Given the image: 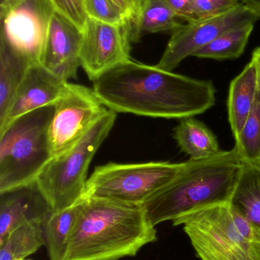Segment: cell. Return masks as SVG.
<instances>
[{
  "label": "cell",
  "instance_id": "cell-3",
  "mask_svg": "<svg viewBox=\"0 0 260 260\" xmlns=\"http://www.w3.org/2000/svg\"><path fill=\"white\" fill-rule=\"evenodd\" d=\"M244 163L236 146L201 160L189 159L180 174L142 205L154 227L201 208L230 201Z\"/></svg>",
  "mask_w": 260,
  "mask_h": 260
},
{
  "label": "cell",
  "instance_id": "cell-12",
  "mask_svg": "<svg viewBox=\"0 0 260 260\" xmlns=\"http://www.w3.org/2000/svg\"><path fill=\"white\" fill-rule=\"evenodd\" d=\"M82 30L55 11L50 18L38 62L68 82L75 79L80 62Z\"/></svg>",
  "mask_w": 260,
  "mask_h": 260
},
{
  "label": "cell",
  "instance_id": "cell-18",
  "mask_svg": "<svg viewBox=\"0 0 260 260\" xmlns=\"http://www.w3.org/2000/svg\"><path fill=\"white\" fill-rule=\"evenodd\" d=\"M230 203L253 227L260 229V165L244 164Z\"/></svg>",
  "mask_w": 260,
  "mask_h": 260
},
{
  "label": "cell",
  "instance_id": "cell-14",
  "mask_svg": "<svg viewBox=\"0 0 260 260\" xmlns=\"http://www.w3.org/2000/svg\"><path fill=\"white\" fill-rule=\"evenodd\" d=\"M67 81L46 70L39 62L29 67L0 129L27 113L54 105L64 93Z\"/></svg>",
  "mask_w": 260,
  "mask_h": 260
},
{
  "label": "cell",
  "instance_id": "cell-28",
  "mask_svg": "<svg viewBox=\"0 0 260 260\" xmlns=\"http://www.w3.org/2000/svg\"><path fill=\"white\" fill-rule=\"evenodd\" d=\"M237 1L253 14L257 20L260 19V0H237Z\"/></svg>",
  "mask_w": 260,
  "mask_h": 260
},
{
  "label": "cell",
  "instance_id": "cell-19",
  "mask_svg": "<svg viewBox=\"0 0 260 260\" xmlns=\"http://www.w3.org/2000/svg\"><path fill=\"white\" fill-rule=\"evenodd\" d=\"M184 22L166 0H151L137 21L132 24V42H138L146 34L172 35Z\"/></svg>",
  "mask_w": 260,
  "mask_h": 260
},
{
  "label": "cell",
  "instance_id": "cell-10",
  "mask_svg": "<svg viewBox=\"0 0 260 260\" xmlns=\"http://www.w3.org/2000/svg\"><path fill=\"white\" fill-rule=\"evenodd\" d=\"M82 35L81 67L92 82L131 59L132 23L114 25L88 18Z\"/></svg>",
  "mask_w": 260,
  "mask_h": 260
},
{
  "label": "cell",
  "instance_id": "cell-5",
  "mask_svg": "<svg viewBox=\"0 0 260 260\" xmlns=\"http://www.w3.org/2000/svg\"><path fill=\"white\" fill-rule=\"evenodd\" d=\"M172 224L183 225L201 260H255L253 226L230 201L189 212Z\"/></svg>",
  "mask_w": 260,
  "mask_h": 260
},
{
  "label": "cell",
  "instance_id": "cell-11",
  "mask_svg": "<svg viewBox=\"0 0 260 260\" xmlns=\"http://www.w3.org/2000/svg\"><path fill=\"white\" fill-rule=\"evenodd\" d=\"M256 21V16L240 4L220 16L187 22L171 35L164 53L156 66L161 70L172 72L185 59L193 56L221 34Z\"/></svg>",
  "mask_w": 260,
  "mask_h": 260
},
{
  "label": "cell",
  "instance_id": "cell-9",
  "mask_svg": "<svg viewBox=\"0 0 260 260\" xmlns=\"http://www.w3.org/2000/svg\"><path fill=\"white\" fill-rule=\"evenodd\" d=\"M54 12L49 0H12L1 6L0 41L38 62Z\"/></svg>",
  "mask_w": 260,
  "mask_h": 260
},
{
  "label": "cell",
  "instance_id": "cell-1",
  "mask_svg": "<svg viewBox=\"0 0 260 260\" xmlns=\"http://www.w3.org/2000/svg\"><path fill=\"white\" fill-rule=\"evenodd\" d=\"M93 82L102 105L116 113L183 120L204 114L216 102L212 81L192 79L131 59Z\"/></svg>",
  "mask_w": 260,
  "mask_h": 260
},
{
  "label": "cell",
  "instance_id": "cell-31",
  "mask_svg": "<svg viewBox=\"0 0 260 260\" xmlns=\"http://www.w3.org/2000/svg\"><path fill=\"white\" fill-rule=\"evenodd\" d=\"M114 1L128 13L133 22L134 19V9L131 0H114Z\"/></svg>",
  "mask_w": 260,
  "mask_h": 260
},
{
  "label": "cell",
  "instance_id": "cell-20",
  "mask_svg": "<svg viewBox=\"0 0 260 260\" xmlns=\"http://www.w3.org/2000/svg\"><path fill=\"white\" fill-rule=\"evenodd\" d=\"M253 27L254 23H249L230 29L195 52L192 56L215 60L237 59L244 53Z\"/></svg>",
  "mask_w": 260,
  "mask_h": 260
},
{
  "label": "cell",
  "instance_id": "cell-17",
  "mask_svg": "<svg viewBox=\"0 0 260 260\" xmlns=\"http://www.w3.org/2000/svg\"><path fill=\"white\" fill-rule=\"evenodd\" d=\"M174 138L192 160L209 158L221 151L213 132L193 117L180 120L174 129Z\"/></svg>",
  "mask_w": 260,
  "mask_h": 260
},
{
  "label": "cell",
  "instance_id": "cell-26",
  "mask_svg": "<svg viewBox=\"0 0 260 260\" xmlns=\"http://www.w3.org/2000/svg\"><path fill=\"white\" fill-rule=\"evenodd\" d=\"M55 11L82 30L88 19L82 0H49Z\"/></svg>",
  "mask_w": 260,
  "mask_h": 260
},
{
  "label": "cell",
  "instance_id": "cell-4",
  "mask_svg": "<svg viewBox=\"0 0 260 260\" xmlns=\"http://www.w3.org/2000/svg\"><path fill=\"white\" fill-rule=\"evenodd\" d=\"M54 105L17 117L0 129V192L38 179L53 158L50 126Z\"/></svg>",
  "mask_w": 260,
  "mask_h": 260
},
{
  "label": "cell",
  "instance_id": "cell-15",
  "mask_svg": "<svg viewBox=\"0 0 260 260\" xmlns=\"http://www.w3.org/2000/svg\"><path fill=\"white\" fill-rule=\"evenodd\" d=\"M258 91L256 66L250 61L241 73L232 81L227 99V114L230 129L238 139L250 115Z\"/></svg>",
  "mask_w": 260,
  "mask_h": 260
},
{
  "label": "cell",
  "instance_id": "cell-13",
  "mask_svg": "<svg viewBox=\"0 0 260 260\" xmlns=\"http://www.w3.org/2000/svg\"><path fill=\"white\" fill-rule=\"evenodd\" d=\"M53 213L37 180L0 192V243L11 232L27 223L44 226Z\"/></svg>",
  "mask_w": 260,
  "mask_h": 260
},
{
  "label": "cell",
  "instance_id": "cell-23",
  "mask_svg": "<svg viewBox=\"0 0 260 260\" xmlns=\"http://www.w3.org/2000/svg\"><path fill=\"white\" fill-rule=\"evenodd\" d=\"M235 146L244 164L260 165V91L258 90L253 109L247 117Z\"/></svg>",
  "mask_w": 260,
  "mask_h": 260
},
{
  "label": "cell",
  "instance_id": "cell-29",
  "mask_svg": "<svg viewBox=\"0 0 260 260\" xmlns=\"http://www.w3.org/2000/svg\"><path fill=\"white\" fill-rule=\"evenodd\" d=\"M253 254L255 260H260V229L253 227Z\"/></svg>",
  "mask_w": 260,
  "mask_h": 260
},
{
  "label": "cell",
  "instance_id": "cell-7",
  "mask_svg": "<svg viewBox=\"0 0 260 260\" xmlns=\"http://www.w3.org/2000/svg\"><path fill=\"white\" fill-rule=\"evenodd\" d=\"M184 163H108L97 167L87 180L83 198L142 206L180 174Z\"/></svg>",
  "mask_w": 260,
  "mask_h": 260
},
{
  "label": "cell",
  "instance_id": "cell-2",
  "mask_svg": "<svg viewBox=\"0 0 260 260\" xmlns=\"http://www.w3.org/2000/svg\"><path fill=\"white\" fill-rule=\"evenodd\" d=\"M157 241L142 206L83 198L62 260H119Z\"/></svg>",
  "mask_w": 260,
  "mask_h": 260
},
{
  "label": "cell",
  "instance_id": "cell-22",
  "mask_svg": "<svg viewBox=\"0 0 260 260\" xmlns=\"http://www.w3.org/2000/svg\"><path fill=\"white\" fill-rule=\"evenodd\" d=\"M80 202L61 212L52 214L43 226L50 260H62L74 226Z\"/></svg>",
  "mask_w": 260,
  "mask_h": 260
},
{
  "label": "cell",
  "instance_id": "cell-33",
  "mask_svg": "<svg viewBox=\"0 0 260 260\" xmlns=\"http://www.w3.org/2000/svg\"><path fill=\"white\" fill-rule=\"evenodd\" d=\"M23 260H32V259H23Z\"/></svg>",
  "mask_w": 260,
  "mask_h": 260
},
{
  "label": "cell",
  "instance_id": "cell-27",
  "mask_svg": "<svg viewBox=\"0 0 260 260\" xmlns=\"http://www.w3.org/2000/svg\"><path fill=\"white\" fill-rule=\"evenodd\" d=\"M171 9L185 22L196 21L192 9L193 0H166Z\"/></svg>",
  "mask_w": 260,
  "mask_h": 260
},
{
  "label": "cell",
  "instance_id": "cell-25",
  "mask_svg": "<svg viewBox=\"0 0 260 260\" xmlns=\"http://www.w3.org/2000/svg\"><path fill=\"white\" fill-rule=\"evenodd\" d=\"M238 5L237 0H193L192 9L197 21L224 15Z\"/></svg>",
  "mask_w": 260,
  "mask_h": 260
},
{
  "label": "cell",
  "instance_id": "cell-16",
  "mask_svg": "<svg viewBox=\"0 0 260 260\" xmlns=\"http://www.w3.org/2000/svg\"><path fill=\"white\" fill-rule=\"evenodd\" d=\"M35 62L0 41V123L4 120L11 104L29 67Z\"/></svg>",
  "mask_w": 260,
  "mask_h": 260
},
{
  "label": "cell",
  "instance_id": "cell-32",
  "mask_svg": "<svg viewBox=\"0 0 260 260\" xmlns=\"http://www.w3.org/2000/svg\"><path fill=\"white\" fill-rule=\"evenodd\" d=\"M251 60L256 66L258 78V90L260 91V47L255 49L252 54Z\"/></svg>",
  "mask_w": 260,
  "mask_h": 260
},
{
  "label": "cell",
  "instance_id": "cell-30",
  "mask_svg": "<svg viewBox=\"0 0 260 260\" xmlns=\"http://www.w3.org/2000/svg\"><path fill=\"white\" fill-rule=\"evenodd\" d=\"M151 0H131L134 9V19L132 24L135 23L138 19L139 17L141 15L145 8L148 6V3Z\"/></svg>",
  "mask_w": 260,
  "mask_h": 260
},
{
  "label": "cell",
  "instance_id": "cell-21",
  "mask_svg": "<svg viewBox=\"0 0 260 260\" xmlns=\"http://www.w3.org/2000/svg\"><path fill=\"white\" fill-rule=\"evenodd\" d=\"M45 244L43 225L27 223L11 232L0 243V260H23Z\"/></svg>",
  "mask_w": 260,
  "mask_h": 260
},
{
  "label": "cell",
  "instance_id": "cell-8",
  "mask_svg": "<svg viewBox=\"0 0 260 260\" xmlns=\"http://www.w3.org/2000/svg\"><path fill=\"white\" fill-rule=\"evenodd\" d=\"M93 89L67 83L59 100L50 126L53 157L73 147L106 111Z\"/></svg>",
  "mask_w": 260,
  "mask_h": 260
},
{
  "label": "cell",
  "instance_id": "cell-6",
  "mask_svg": "<svg viewBox=\"0 0 260 260\" xmlns=\"http://www.w3.org/2000/svg\"><path fill=\"white\" fill-rule=\"evenodd\" d=\"M116 117L117 113L107 108L73 147L53 157L38 176L37 180L53 213L83 199L90 163L112 129Z\"/></svg>",
  "mask_w": 260,
  "mask_h": 260
},
{
  "label": "cell",
  "instance_id": "cell-24",
  "mask_svg": "<svg viewBox=\"0 0 260 260\" xmlns=\"http://www.w3.org/2000/svg\"><path fill=\"white\" fill-rule=\"evenodd\" d=\"M88 18L114 25L132 23L131 18L114 0H82Z\"/></svg>",
  "mask_w": 260,
  "mask_h": 260
}]
</instances>
